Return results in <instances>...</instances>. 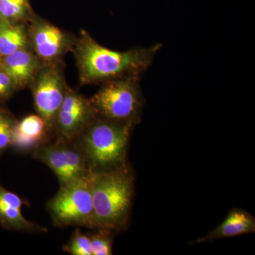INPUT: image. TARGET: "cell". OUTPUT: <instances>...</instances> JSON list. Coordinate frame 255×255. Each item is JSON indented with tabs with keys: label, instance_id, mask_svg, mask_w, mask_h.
<instances>
[{
	"label": "cell",
	"instance_id": "5",
	"mask_svg": "<svg viewBox=\"0 0 255 255\" xmlns=\"http://www.w3.org/2000/svg\"><path fill=\"white\" fill-rule=\"evenodd\" d=\"M55 225L80 226L95 230L90 171L86 175L60 186L47 204Z\"/></svg>",
	"mask_w": 255,
	"mask_h": 255
},
{
	"label": "cell",
	"instance_id": "21",
	"mask_svg": "<svg viewBox=\"0 0 255 255\" xmlns=\"http://www.w3.org/2000/svg\"><path fill=\"white\" fill-rule=\"evenodd\" d=\"M1 57L0 56V63H1Z\"/></svg>",
	"mask_w": 255,
	"mask_h": 255
},
{
	"label": "cell",
	"instance_id": "14",
	"mask_svg": "<svg viewBox=\"0 0 255 255\" xmlns=\"http://www.w3.org/2000/svg\"><path fill=\"white\" fill-rule=\"evenodd\" d=\"M0 14L5 21L23 24H27L36 15L31 0H0Z\"/></svg>",
	"mask_w": 255,
	"mask_h": 255
},
{
	"label": "cell",
	"instance_id": "16",
	"mask_svg": "<svg viewBox=\"0 0 255 255\" xmlns=\"http://www.w3.org/2000/svg\"><path fill=\"white\" fill-rule=\"evenodd\" d=\"M17 122L7 109L0 105V154L12 145L13 134Z\"/></svg>",
	"mask_w": 255,
	"mask_h": 255
},
{
	"label": "cell",
	"instance_id": "4",
	"mask_svg": "<svg viewBox=\"0 0 255 255\" xmlns=\"http://www.w3.org/2000/svg\"><path fill=\"white\" fill-rule=\"evenodd\" d=\"M140 82V75H129L102 84L90 98L98 117L137 123L144 103Z\"/></svg>",
	"mask_w": 255,
	"mask_h": 255
},
{
	"label": "cell",
	"instance_id": "2",
	"mask_svg": "<svg viewBox=\"0 0 255 255\" xmlns=\"http://www.w3.org/2000/svg\"><path fill=\"white\" fill-rule=\"evenodd\" d=\"M95 230L115 233L127 226L131 209L134 177L127 163L110 170L91 172Z\"/></svg>",
	"mask_w": 255,
	"mask_h": 255
},
{
	"label": "cell",
	"instance_id": "20",
	"mask_svg": "<svg viewBox=\"0 0 255 255\" xmlns=\"http://www.w3.org/2000/svg\"><path fill=\"white\" fill-rule=\"evenodd\" d=\"M3 18L2 16H1V14H0V22H1V21H2Z\"/></svg>",
	"mask_w": 255,
	"mask_h": 255
},
{
	"label": "cell",
	"instance_id": "1",
	"mask_svg": "<svg viewBox=\"0 0 255 255\" xmlns=\"http://www.w3.org/2000/svg\"><path fill=\"white\" fill-rule=\"evenodd\" d=\"M162 44L117 51L102 46L85 30L77 36L72 53L80 85H98L129 75H141L150 68Z\"/></svg>",
	"mask_w": 255,
	"mask_h": 255
},
{
	"label": "cell",
	"instance_id": "8",
	"mask_svg": "<svg viewBox=\"0 0 255 255\" xmlns=\"http://www.w3.org/2000/svg\"><path fill=\"white\" fill-rule=\"evenodd\" d=\"M97 117L90 99L68 86L57 117L55 141L73 142Z\"/></svg>",
	"mask_w": 255,
	"mask_h": 255
},
{
	"label": "cell",
	"instance_id": "3",
	"mask_svg": "<svg viewBox=\"0 0 255 255\" xmlns=\"http://www.w3.org/2000/svg\"><path fill=\"white\" fill-rule=\"evenodd\" d=\"M134 125L97 117L72 142L81 152L89 170H110L127 164Z\"/></svg>",
	"mask_w": 255,
	"mask_h": 255
},
{
	"label": "cell",
	"instance_id": "7",
	"mask_svg": "<svg viewBox=\"0 0 255 255\" xmlns=\"http://www.w3.org/2000/svg\"><path fill=\"white\" fill-rule=\"evenodd\" d=\"M27 27L31 50L44 63L63 62L64 57L72 52L76 41L77 36L36 14Z\"/></svg>",
	"mask_w": 255,
	"mask_h": 255
},
{
	"label": "cell",
	"instance_id": "11",
	"mask_svg": "<svg viewBox=\"0 0 255 255\" xmlns=\"http://www.w3.org/2000/svg\"><path fill=\"white\" fill-rule=\"evenodd\" d=\"M255 231V218L243 210L233 209L230 211L226 219L217 228L204 237L193 242V243L196 244L214 241L222 238L236 237L242 235L254 233Z\"/></svg>",
	"mask_w": 255,
	"mask_h": 255
},
{
	"label": "cell",
	"instance_id": "10",
	"mask_svg": "<svg viewBox=\"0 0 255 255\" xmlns=\"http://www.w3.org/2000/svg\"><path fill=\"white\" fill-rule=\"evenodd\" d=\"M51 138L44 120L38 114H30L15 126L11 147L18 150H34Z\"/></svg>",
	"mask_w": 255,
	"mask_h": 255
},
{
	"label": "cell",
	"instance_id": "12",
	"mask_svg": "<svg viewBox=\"0 0 255 255\" xmlns=\"http://www.w3.org/2000/svg\"><path fill=\"white\" fill-rule=\"evenodd\" d=\"M33 156L54 172L60 186L75 180L60 142H48L43 144L33 150Z\"/></svg>",
	"mask_w": 255,
	"mask_h": 255
},
{
	"label": "cell",
	"instance_id": "15",
	"mask_svg": "<svg viewBox=\"0 0 255 255\" xmlns=\"http://www.w3.org/2000/svg\"><path fill=\"white\" fill-rule=\"evenodd\" d=\"M0 225L9 231L36 232L44 228L25 219L21 209L4 205L0 203Z\"/></svg>",
	"mask_w": 255,
	"mask_h": 255
},
{
	"label": "cell",
	"instance_id": "13",
	"mask_svg": "<svg viewBox=\"0 0 255 255\" xmlns=\"http://www.w3.org/2000/svg\"><path fill=\"white\" fill-rule=\"evenodd\" d=\"M31 49L27 24L13 23L3 19L0 22V56L20 50Z\"/></svg>",
	"mask_w": 255,
	"mask_h": 255
},
{
	"label": "cell",
	"instance_id": "9",
	"mask_svg": "<svg viewBox=\"0 0 255 255\" xmlns=\"http://www.w3.org/2000/svg\"><path fill=\"white\" fill-rule=\"evenodd\" d=\"M0 65L20 90L29 87L44 63L33 50L24 49L2 57Z\"/></svg>",
	"mask_w": 255,
	"mask_h": 255
},
{
	"label": "cell",
	"instance_id": "17",
	"mask_svg": "<svg viewBox=\"0 0 255 255\" xmlns=\"http://www.w3.org/2000/svg\"><path fill=\"white\" fill-rule=\"evenodd\" d=\"M90 237L92 255L113 254V241L115 233L105 230H96Z\"/></svg>",
	"mask_w": 255,
	"mask_h": 255
},
{
	"label": "cell",
	"instance_id": "19",
	"mask_svg": "<svg viewBox=\"0 0 255 255\" xmlns=\"http://www.w3.org/2000/svg\"><path fill=\"white\" fill-rule=\"evenodd\" d=\"M18 91L14 82L0 65V103L7 100Z\"/></svg>",
	"mask_w": 255,
	"mask_h": 255
},
{
	"label": "cell",
	"instance_id": "6",
	"mask_svg": "<svg viewBox=\"0 0 255 255\" xmlns=\"http://www.w3.org/2000/svg\"><path fill=\"white\" fill-rule=\"evenodd\" d=\"M68 87L64 62L44 63L28 87L31 90L36 113L44 120L51 137L54 135L57 117Z\"/></svg>",
	"mask_w": 255,
	"mask_h": 255
},
{
	"label": "cell",
	"instance_id": "18",
	"mask_svg": "<svg viewBox=\"0 0 255 255\" xmlns=\"http://www.w3.org/2000/svg\"><path fill=\"white\" fill-rule=\"evenodd\" d=\"M63 251L73 255H92L90 237L80 230L74 231L68 244L63 246Z\"/></svg>",
	"mask_w": 255,
	"mask_h": 255
}]
</instances>
